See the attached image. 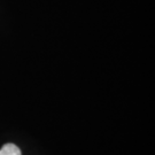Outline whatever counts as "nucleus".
Segmentation results:
<instances>
[{"instance_id":"1","label":"nucleus","mask_w":155,"mask_h":155,"mask_svg":"<svg viewBox=\"0 0 155 155\" xmlns=\"http://www.w3.org/2000/svg\"><path fill=\"white\" fill-rule=\"evenodd\" d=\"M0 155H22L21 150L14 144H6L1 147Z\"/></svg>"}]
</instances>
